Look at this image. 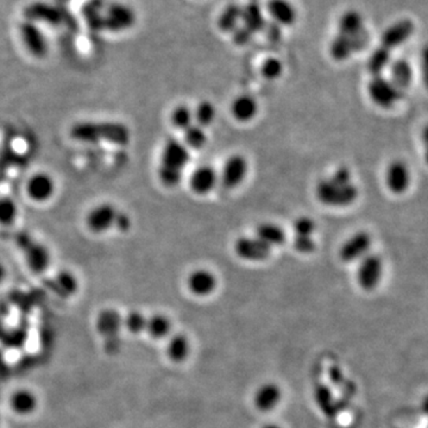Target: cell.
Wrapping results in <instances>:
<instances>
[{"label":"cell","mask_w":428,"mask_h":428,"mask_svg":"<svg viewBox=\"0 0 428 428\" xmlns=\"http://www.w3.org/2000/svg\"><path fill=\"white\" fill-rule=\"evenodd\" d=\"M158 178H160L162 185H165L166 187L178 186L181 181L182 171L181 170L170 169V168L160 166Z\"/></svg>","instance_id":"obj_39"},{"label":"cell","mask_w":428,"mask_h":428,"mask_svg":"<svg viewBox=\"0 0 428 428\" xmlns=\"http://www.w3.org/2000/svg\"><path fill=\"white\" fill-rule=\"evenodd\" d=\"M22 42L24 43L25 48L29 53L35 57H43L48 53V42L45 33L37 28L33 22H24L22 23L20 29Z\"/></svg>","instance_id":"obj_13"},{"label":"cell","mask_w":428,"mask_h":428,"mask_svg":"<svg viewBox=\"0 0 428 428\" xmlns=\"http://www.w3.org/2000/svg\"><path fill=\"white\" fill-rule=\"evenodd\" d=\"M55 181L47 173H37L29 180L26 192L33 201L45 202L53 197L55 193Z\"/></svg>","instance_id":"obj_18"},{"label":"cell","mask_w":428,"mask_h":428,"mask_svg":"<svg viewBox=\"0 0 428 428\" xmlns=\"http://www.w3.org/2000/svg\"><path fill=\"white\" fill-rule=\"evenodd\" d=\"M94 328L104 344L116 342L123 330V315L116 308H102L97 314Z\"/></svg>","instance_id":"obj_7"},{"label":"cell","mask_w":428,"mask_h":428,"mask_svg":"<svg viewBox=\"0 0 428 428\" xmlns=\"http://www.w3.org/2000/svg\"><path fill=\"white\" fill-rule=\"evenodd\" d=\"M247 173V162L242 155L227 158L222 167V182L227 188H234L242 183Z\"/></svg>","instance_id":"obj_17"},{"label":"cell","mask_w":428,"mask_h":428,"mask_svg":"<svg viewBox=\"0 0 428 428\" xmlns=\"http://www.w3.org/2000/svg\"><path fill=\"white\" fill-rule=\"evenodd\" d=\"M264 30L267 31L268 37L271 40H277L281 37V30H280V26L276 23H270V24L266 25Z\"/></svg>","instance_id":"obj_48"},{"label":"cell","mask_w":428,"mask_h":428,"mask_svg":"<svg viewBox=\"0 0 428 428\" xmlns=\"http://www.w3.org/2000/svg\"><path fill=\"white\" fill-rule=\"evenodd\" d=\"M232 33H234V43L238 45H244L249 43L251 38H252V35H254L245 26H238Z\"/></svg>","instance_id":"obj_45"},{"label":"cell","mask_w":428,"mask_h":428,"mask_svg":"<svg viewBox=\"0 0 428 428\" xmlns=\"http://www.w3.org/2000/svg\"><path fill=\"white\" fill-rule=\"evenodd\" d=\"M188 161H190V153L183 143L178 139H169L167 142L162 150L160 166L182 171Z\"/></svg>","instance_id":"obj_14"},{"label":"cell","mask_w":428,"mask_h":428,"mask_svg":"<svg viewBox=\"0 0 428 428\" xmlns=\"http://www.w3.org/2000/svg\"><path fill=\"white\" fill-rule=\"evenodd\" d=\"M368 92L372 102L382 109H392L404 97V91L382 75L372 77Z\"/></svg>","instance_id":"obj_5"},{"label":"cell","mask_w":428,"mask_h":428,"mask_svg":"<svg viewBox=\"0 0 428 428\" xmlns=\"http://www.w3.org/2000/svg\"><path fill=\"white\" fill-rule=\"evenodd\" d=\"M242 20V6L231 4L219 16L218 26L224 33H234Z\"/></svg>","instance_id":"obj_32"},{"label":"cell","mask_w":428,"mask_h":428,"mask_svg":"<svg viewBox=\"0 0 428 428\" xmlns=\"http://www.w3.org/2000/svg\"><path fill=\"white\" fill-rule=\"evenodd\" d=\"M257 111L259 105L250 95H240L236 98L231 106V112L238 121H251L257 114Z\"/></svg>","instance_id":"obj_29"},{"label":"cell","mask_w":428,"mask_h":428,"mask_svg":"<svg viewBox=\"0 0 428 428\" xmlns=\"http://www.w3.org/2000/svg\"><path fill=\"white\" fill-rule=\"evenodd\" d=\"M383 274V262L380 256L375 254H368L360 259V266L357 269V281L360 287L364 291H374Z\"/></svg>","instance_id":"obj_8"},{"label":"cell","mask_w":428,"mask_h":428,"mask_svg":"<svg viewBox=\"0 0 428 428\" xmlns=\"http://www.w3.org/2000/svg\"><path fill=\"white\" fill-rule=\"evenodd\" d=\"M17 247L24 254L25 261L30 270L35 274H43L52 263V256L48 247L33 238L26 232H18L15 237Z\"/></svg>","instance_id":"obj_2"},{"label":"cell","mask_w":428,"mask_h":428,"mask_svg":"<svg viewBox=\"0 0 428 428\" xmlns=\"http://www.w3.org/2000/svg\"><path fill=\"white\" fill-rule=\"evenodd\" d=\"M421 72H422V80L425 86L428 89V45H425L421 52Z\"/></svg>","instance_id":"obj_46"},{"label":"cell","mask_w":428,"mask_h":428,"mask_svg":"<svg viewBox=\"0 0 428 428\" xmlns=\"http://www.w3.org/2000/svg\"><path fill=\"white\" fill-rule=\"evenodd\" d=\"M256 238L267 244L268 247H277V245H282L283 243L286 242V234L282 230V227H280L279 225H275L271 222H264L257 227Z\"/></svg>","instance_id":"obj_30"},{"label":"cell","mask_w":428,"mask_h":428,"mask_svg":"<svg viewBox=\"0 0 428 428\" xmlns=\"http://www.w3.org/2000/svg\"><path fill=\"white\" fill-rule=\"evenodd\" d=\"M234 251L238 257L251 262H259L269 257L271 247L261 242L259 239L250 237H240L234 243Z\"/></svg>","instance_id":"obj_15"},{"label":"cell","mask_w":428,"mask_h":428,"mask_svg":"<svg viewBox=\"0 0 428 428\" xmlns=\"http://www.w3.org/2000/svg\"><path fill=\"white\" fill-rule=\"evenodd\" d=\"M135 22L136 15L132 8L123 4L111 5L102 17V29L112 33H121L134 26Z\"/></svg>","instance_id":"obj_9"},{"label":"cell","mask_w":428,"mask_h":428,"mask_svg":"<svg viewBox=\"0 0 428 428\" xmlns=\"http://www.w3.org/2000/svg\"><path fill=\"white\" fill-rule=\"evenodd\" d=\"M167 357L173 363H182L190 353V342L186 335L178 333L170 335L166 346Z\"/></svg>","instance_id":"obj_25"},{"label":"cell","mask_w":428,"mask_h":428,"mask_svg":"<svg viewBox=\"0 0 428 428\" xmlns=\"http://www.w3.org/2000/svg\"><path fill=\"white\" fill-rule=\"evenodd\" d=\"M70 137L84 143L107 142L116 146H128L131 132L119 121H80L72 126Z\"/></svg>","instance_id":"obj_1"},{"label":"cell","mask_w":428,"mask_h":428,"mask_svg":"<svg viewBox=\"0 0 428 428\" xmlns=\"http://www.w3.org/2000/svg\"><path fill=\"white\" fill-rule=\"evenodd\" d=\"M18 215V207L13 199H0V224L8 227L16 222Z\"/></svg>","instance_id":"obj_38"},{"label":"cell","mask_w":428,"mask_h":428,"mask_svg":"<svg viewBox=\"0 0 428 428\" xmlns=\"http://www.w3.org/2000/svg\"><path fill=\"white\" fill-rule=\"evenodd\" d=\"M422 407H424L425 412L427 413L428 414V397L426 399V400H425L424 406H422Z\"/></svg>","instance_id":"obj_52"},{"label":"cell","mask_w":428,"mask_h":428,"mask_svg":"<svg viewBox=\"0 0 428 428\" xmlns=\"http://www.w3.org/2000/svg\"><path fill=\"white\" fill-rule=\"evenodd\" d=\"M372 239L368 232H357L340 247L339 257L343 262L351 263L365 257L372 247Z\"/></svg>","instance_id":"obj_12"},{"label":"cell","mask_w":428,"mask_h":428,"mask_svg":"<svg viewBox=\"0 0 428 428\" xmlns=\"http://www.w3.org/2000/svg\"><path fill=\"white\" fill-rule=\"evenodd\" d=\"M25 16L30 22L40 20L49 24H57L62 20L61 13L56 8L45 3H35L28 6L25 10Z\"/></svg>","instance_id":"obj_27"},{"label":"cell","mask_w":428,"mask_h":428,"mask_svg":"<svg viewBox=\"0 0 428 428\" xmlns=\"http://www.w3.org/2000/svg\"><path fill=\"white\" fill-rule=\"evenodd\" d=\"M294 247L301 254H311L315 250L314 239L312 237H303L295 236Z\"/></svg>","instance_id":"obj_42"},{"label":"cell","mask_w":428,"mask_h":428,"mask_svg":"<svg viewBox=\"0 0 428 428\" xmlns=\"http://www.w3.org/2000/svg\"><path fill=\"white\" fill-rule=\"evenodd\" d=\"M390 79L392 84L399 87V89H407L413 81V69L412 66L408 61L400 59V60L394 61L390 63Z\"/></svg>","instance_id":"obj_28"},{"label":"cell","mask_w":428,"mask_h":428,"mask_svg":"<svg viewBox=\"0 0 428 428\" xmlns=\"http://www.w3.org/2000/svg\"><path fill=\"white\" fill-rule=\"evenodd\" d=\"M6 277H8V270H6L4 264L0 262V286L5 282Z\"/></svg>","instance_id":"obj_49"},{"label":"cell","mask_w":428,"mask_h":428,"mask_svg":"<svg viewBox=\"0 0 428 428\" xmlns=\"http://www.w3.org/2000/svg\"><path fill=\"white\" fill-rule=\"evenodd\" d=\"M48 287L57 296L63 298V299H68V298H72L77 294V291H79V281H77V277L73 273L68 270H62L53 280H50Z\"/></svg>","instance_id":"obj_22"},{"label":"cell","mask_w":428,"mask_h":428,"mask_svg":"<svg viewBox=\"0 0 428 428\" xmlns=\"http://www.w3.org/2000/svg\"><path fill=\"white\" fill-rule=\"evenodd\" d=\"M385 182L389 190L395 194L404 193L411 183L408 167L402 161H394L389 165L385 173Z\"/></svg>","instance_id":"obj_20"},{"label":"cell","mask_w":428,"mask_h":428,"mask_svg":"<svg viewBox=\"0 0 428 428\" xmlns=\"http://www.w3.org/2000/svg\"><path fill=\"white\" fill-rule=\"evenodd\" d=\"M242 20L243 26H245L252 33L263 31L267 25V20L263 16L262 8L254 0L242 6Z\"/></svg>","instance_id":"obj_24"},{"label":"cell","mask_w":428,"mask_h":428,"mask_svg":"<svg viewBox=\"0 0 428 428\" xmlns=\"http://www.w3.org/2000/svg\"><path fill=\"white\" fill-rule=\"evenodd\" d=\"M218 182V175L214 168L210 166H201L194 170L190 180L192 190L197 194L204 195L210 193Z\"/></svg>","instance_id":"obj_21"},{"label":"cell","mask_w":428,"mask_h":428,"mask_svg":"<svg viewBox=\"0 0 428 428\" xmlns=\"http://www.w3.org/2000/svg\"><path fill=\"white\" fill-rule=\"evenodd\" d=\"M369 43V33L367 29L356 36H346L338 33L330 45V54L335 61L348 60L352 54L362 52Z\"/></svg>","instance_id":"obj_6"},{"label":"cell","mask_w":428,"mask_h":428,"mask_svg":"<svg viewBox=\"0 0 428 428\" xmlns=\"http://www.w3.org/2000/svg\"><path fill=\"white\" fill-rule=\"evenodd\" d=\"M414 24L412 20H402L396 22L394 24L390 25L381 38V47L388 49L392 52V49H395L399 45H404V42L411 38L414 33Z\"/></svg>","instance_id":"obj_16"},{"label":"cell","mask_w":428,"mask_h":428,"mask_svg":"<svg viewBox=\"0 0 428 428\" xmlns=\"http://www.w3.org/2000/svg\"><path fill=\"white\" fill-rule=\"evenodd\" d=\"M365 30L364 20L358 11L350 10L344 13L338 22V31L346 36H356Z\"/></svg>","instance_id":"obj_31"},{"label":"cell","mask_w":428,"mask_h":428,"mask_svg":"<svg viewBox=\"0 0 428 428\" xmlns=\"http://www.w3.org/2000/svg\"><path fill=\"white\" fill-rule=\"evenodd\" d=\"M268 13L274 20V23L286 26L294 24L298 17L296 8L289 0H269Z\"/></svg>","instance_id":"obj_23"},{"label":"cell","mask_w":428,"mask_h":428,"mask_svg":"<svg viewBox=\"0 0 428 428\" xmlns=\"http://www.w3.org/2000/svg\"><path fill=\"white\" fill-rule=\"evenodd\" d=\"M171 328H173V323L167 315L162 314V313H155V314L148 316L146 333L149 335L151 339H166V338L170 337Z\"/></svg>","instance_id":"obj_26"},{"label":"cell","mask_w":428,"mask_h":428,"mask_svg":"<svg viewBox=\"0 0 428 428\" xmlns=\"http://www.w3.org/2000/svg\"><path fill=\"white\" fill-rule=\"evenodd\" d=\"M294 232L296 236H303V237H312V234H314L315 222L308 217H301L296 219L294 222Z\"/></svg>","instance_id":"obj_41"},{"label":"cell","mask_w":428,"mask_h":428,"mask_svg":"<svg viewBox=\"0 0 428 428\" xmlns=\"http://www.w3.org/2000/svg\"><path fill=\"white\" fill-rule=\"evenodd\" d=\"M315 399H316V404H319L321 411H331V392H328V389L326 387H319L315 392Z\"/></svg>","instance_id":"obj_43"},{"label":"cell","mask_w":428,"mask_h":428,"mask_svg":"<svg viewBox=\"0 0 428 428\" xmlns=\"http://www.w3.org/2000/svg\"><path fill=\"white\" fill-rule=\"evenodd\" d=\"M194 121L193 111L188 106L180 105L171 114V123L178 130L188 129Z\"/></svg>","instance_id":"obj_36"},{"label":"cell","mask_w":428,"mask_h":428,"mask_svg":"<svg viewBox=\"0 0 428 428\" xmlns=\"http://www.w3.org/2000/svg\"><path fill=\"white\" fill-rule=\"evenodd\" d=\"M425 160H426L428 165V146H426V150H425Z\"/></svg>","instance_id":"obj_53"},{"label":"cell","mask_w":428,"mask_h":428,"mask_svg":"<svg viewBox=\"0 0 428 428\" xmlns=\"http://www.w3.org/2000/svg\"><path fill=\"white\" fill-rule=\"evenodd\" d=\"M146 320L148 316L139 311H130L128 314L123 315V330L129 332L130 335H139L146 333Z\"/></svg>","instance_id":"obj_34"},{"label":"cell","mask_w":428,"mask_h":428,"mask_svg":"<svg viewBox=\"0 0 428 428\" xmlns=\"http://www.w3.org/2000/svg\"><path fill=\"white\" fill-rule=\"evenodd\" d=\"M315 193L323 205L333 207L349 206L358 197V190L353 183L337 185L330 178L319 181Z\"/></svg>","instance_id":"obj_3"},{"label":"cell","mask_w":428,"mask_h":428,"mask_svg":"<svg viewBox=\"0 0 428 428\" xmlns=\"http://www.w3.org/2000/svg\"><path fill=\"white\" fill-rule=\"evenodd\" d=\"M40 399L37 392L30 387H18L10 392L8 408L20 419H29L40 409Z\"/></svg>","instance_id":"obj_4"},{"label":"cell","mask_w":428,"mask_h":428,"mask_svg":"<svg viewBox=\"0 0 428 428\" xmlns=\"http://www.w3.org/2000/svg\"><path fill=\"white\" fill-rule=\"evenodd\" d=\"M117 215V208L109 202H104L94 207L93 210L87 214L86 222L89 230L94 234H104L114 227Z\"/></svg>","instance_id":"obj_10"},{"label":"cell","mask_w":428,"mask_h":428,"mask_svg":"<svg viewBox=\"0 0 428 428\" xmlns=\"http://www.w3.org/2000/svg\"><path fill=\"white\" fill-rule=\"evenodd\" d=\"M217 277L207 269L192 271L187 279V287L192 294L197 296H208L217 288Z\"/></svg>","instance_id":"obj_19"},{"label":"cell","mask_w":428,"mask_h":428,"mask_svg":"<svg viewBox=\"0 0 428 428\" xmlns=\"http://www.w3.org/2000/svg\"><path fill=\"white\" fill-rule=\"evenodd\" d=\"M330 178L337 185H349V183H352L351 173H350V170L346 167L338 168Z\"/></svg>","instance_id":"obj_44"},{"label":"cell","mask_w":428,"mask_h":428,"mask_svg":"<svg viewBox=\"0 0 428 428\" xmlns=\"http://www.w3.org/2000/svg\"><path fill=\"white\" fill-rule=\"evenodd\" d=\"M282 62H281L279 59L271 57V59H268V60L263 63L262 74L263 77H266V79H269V80L277 79V77L282 74Z\"/></svg>","instance_id":"obj_40"},{"label":"cell","mask_w":428,"mask_h":428,"mask_svg":"<svg viewBox=\"0 0 428 428\" xmlns=\"http://www.w3.org/2000/svg\"><path fill=\"white\" fill-rule=\"evenodd\" d=\"M193 116H194L197 125L205 128V126L211 125L213 123L214 118H215V107L210 101H201L197 106V109L193 112Z\"/></svg>","instance_id":"obj_35"},{"label":"cell","mask_w":428,"mask_h":428,"mask_svg":"<svg viewBox=\"0 0 428 428\" xmlns=\"http://www.w3.org/2000/svg\"><path fill=\"white\" fill-rule=\"evenodd\" d=\"M392 61V52L388 49L380 47L376 49L368 61V70L372 77H379L384 69L390 66Z\"/></svg>","instance_id":"obj_33"},{"label":"cell","mask_w":428,"mask_h":428,"mask_svg":"<svg viewBox=\"0 0 428 428\" xmlns=\"http://www.w3.org/2000/svg\"><path fill=\"white\" fill-rule=\"evenodd\" d=\"M206 134L201 126L192 124L188 129L185 130V146L192 149H200L206 144Z\"/></svg>","instance_id":"obj_37"},{"label":"cell","mask_w":428,"mask_h":428,"mask_svg":"<svg viewBox=\"0 0 428 428\" xmlns=\"http://www.w3.org/2000/svg\"><path fill=\"white\" fill-rule=\"evenodd\" d=\"M422 141H424L425 146H428V125H426L422 131Z\"/></svg>","instance_id":"obj_50"},{"label":"cell","mask_w":428,"mask_h":428,"mask_svg":"<svg viewBox=\"0 0 428 428\" xmlns=\"http://www.w3.org/2000/svg\"><path fill=\"white\" fill-rule=\"evenodd\" d=\"M282 389L275 382H266L256 389L252 396L254 408L261 413H270L282 401Z\"/></svg>","instance_id":"obj_11"},{"label":"cell","mask_w":428,"mask_h":428,"mask_svg":"<svg viewBox=\"0 0 428 428\" xmlns=\"http://www.w3.org/2000/svg\"><path fill=\"white\" fill-rule=\"evenodd\" d=\"M114 227H117L118 230L123 231V232H124V231H128L130 227H131V219L129 218L128 214L118 212Z\"/></svg>","instance_id":"obj_47"},{"label":"cell","mask_w":428,"mask_h":428,"mask_svg":"<svg viewBox=\"0 0 428 428\" xmlns=\"http://www.w3.org/2000/svg\"><path fill=\"white\" fill-rule=\"evenodd\" d=\"M261 428H282L281 427V426H280V425L277 424H267V425H264V426H263V427Z\"/></svg>","instance_id":"obj_51"}]
</instances>
